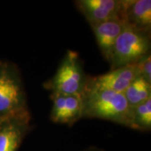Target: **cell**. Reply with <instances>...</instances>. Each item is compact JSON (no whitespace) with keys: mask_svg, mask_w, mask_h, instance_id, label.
<instances>
[{"mask_svg":"<svg viewBox=\"0 0 151 151\" xmlns=\"http://www.w3.org/2000/svg\"><path fill=\"white\" fill-rule=\"evenodd\" d=\"M82 99L83 118L103 119L130 127L131 110L122 93L98 88L87 81Z\"/></svg>","mask_w":151,"mask_h":151,"instance_id":"1","label":"cell"},{"mask_svg":"<svg viewBox=\"0 0 151 151\" xmlns=\"http://www.w3.org/2000/svg\"><path fill=\"white\" fill-rule=\"evenodd\" d=\"M27 96L18 67L0 60V116H9L27 110Z\"/></svg>","mask_w":151,"mask_h":151,"instance_id":"2","label":"cell"},{"mask_svg":"<svg viewBox=\"0 0 151 151\" xmlns=\"http://www.w3.org/2000/svg\"><path fill=\"white\" fill-rule=\"evenodd\" d=\"M150 33L126 24L115 43L110 60L111 69L132 65L150 53Z\"/></svg>","mask_w":151,"mask_h":151,"instance_id":"3","label":"cell"},{"mask_svg":"<svg viewBox=\"0 0 151 151\" xmlns=\"http://www.w3.org/2000/svg\"><path fill=\"white\" fill-rule=\"evenodd\" d=\"M88 79L78 54L69 50L47 88L51 90L52 93L82 94Z\"/></svg>","mask_w":151,"mask_h":151,"instance_id":"4","label":"cell"},{"mask_svg":"<svg viewBox=\"0 0 151 151\" xmlns=\"http://www.w3.org/2000/svg\"><path fill=\"white\" fill-rule=\"evenodd\" d=\"M29 110L7 116L0 124V151H17L31 127Z\"/></svg>","mask_w":151,"mask_h":151,"instance_id":"5","label":"cell"},{"mask_svg":"<svg viewBox=\"0 0 151 151\" xmlns=\"http://www.w3.org/2000/svg\"><path fill=\"white\" fill-rule=\"evenodd\" d=\"M75 4L91 27L112 19H122L123 0H78Z\"/></svg>","mask_w":151,"mask_h":151,"instance_id":"6","label":"cell"},{"mask_svg":"<svg viewBox=\"0 0 151 151\" xmlns=\"http://www.w3.org/2000/svg\"><path fill=\"white\" fill-rule=\"evenodd\" d=\"M50 120L53 122L72 125L83 118L82 94L52 93Z\"/></svg>","mask_w":151,"mask_h":151,"instance_id":"7","label":"cell"},{"mask_svg":"<svg viewBox=\"0 0 151 151\" xmlns=\"http://www.w3.org/2000/svg\"><path fill=\"white\" fill-rule=\"evenodd\" d=\"M139 76L134 64L111 69L109 72L94 78H88V83L101 89L123 94L132 81Z\"/></svg>","mask_w":151,"mask_h":151,"instance_id":"8","label":"cell"},{"mask_svg":"<svg viewBox=\"0 0 151 151\" xmlns=\"http://www.w3.org/2000/svg\"><path fill=\"white\" fill-rule=\"evenodd\" d=\"M122 20L141 31L150 33V0H123Z\"/></svg>","mask_w":151,"mask_h":151,"instance_id":"9","label":"cell"},{"mask_svg":"<svg viewBox=\"0 0 151 151\" xmlns=\"http://www.w3.org/2000/svg\"><path fill=\"white\" fill-rule=\"evenodd\" d=\"M125 22L116 18L104 22L92 27L98 46L103 56L110 62L115 43L123 30Z\"/></svg>","mask_w":151,"mask_h":151,"instance_id":"10","label":"cell"},{"mask_svg":"<svg viewBox=\"0 0 151 151\" xmlns=\"http://www.w3.org/2000/svg\"><path fill=\"white\" fill-rule=\"evenodd\" d=\"M123 94L129 106H134L151 98V83L141 76L134 79Z\"/></svg>","mask_w":151,"mask_h":151,"instance_id":"11","label":"cell"},{"mask_svg":"<svg viewBox=\"0 0 151 151\" xmlns=\"http://www.w3.org/2000/svg\"><path fill=\"white\" fill-rule=\"evenodd\" d=\"M130 128L139 131H150L151 129V98L134 106H130Z\"/></svg>","mask_w":151,"mask_h":151,"instance_id":"12","label":"cell"},{"mask_svg":"<svg viewBox=\"0 0 151 151\" xmlns=\"http://www.w3.org/2000/svg\"><path fill=\"white\" fill-rule=\"evenodd\" d=\"M136 69L139 73V76L142 77L151 83V56L150 53L147 54L135 63Z\"/></svg>","mask_w":151,"mask_h":151,"instance_id":"13","label":"cell"},{"mask_svg":"<svg viewBox=\"0 0 151 151\" xmlns=\"http://www.w3.org/2000/svg\"><path fill=\"white\" fill-rule=\"evenodd\" d=\"M84 151H101V150H100L97 148H90V149H88V150H86Z\"/></svg>","mask_w":151,"mask_h":151,"instance_id":"14","label":"cell"},{"mask_svg":"<svg viewBox=\"0 0 151 151\" xmlns=\"http://www.w3.org/2000/svg\"><path fill=\"white\" fill-rule=\"evenodd\" d=\"M7 117V116H6ZM6 117H4V116H0V124L1 123L4 121V120L6 118Z\"/></svg>","mask_w":151,"mask_h":151,"instance_id":"15","label":"cell"}]
</instances>
